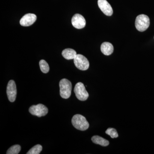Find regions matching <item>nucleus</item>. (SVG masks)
Returning <instances> with one entry per match:
<instances>
[{
    "instance_id": "nucleus-3",
    "label": "nucleus",
    "mask_w": 154,
    "mask_h": 154,
    "mask_svg": "<svg viewBox=\"0 0 154 154\" xmlns=\"http://www.w3.org/2000/svg\"><path fill=\"white\" fill-rule=\"evenodd\" d=\"M149 18L146 15L141 14L137 17L135 25L138 31L140 32L145 31L149 28Z\"/></svg>"
},
{
    "instance_id": "nucleus-8",
    "label": "nucleus",
    "mask_w": 154,
    "mask_h": 154,
    "mask_svg": "<svg viewBox=\"0 0 154 154\" xmlns=\"http://www.w3.org/2000/svg\"><path fill=\"white\" fill-rule=\"evenodd\" d=\"M72 24L75 28L79 29H82L85 26V19L79 14H75L72 18Z\"/></svg>"
},
{
    "instance_id": "nucleus-5",
    "label": "nucleus",
    "mask_w": 154,
    "mask_h": 154,
    "mask_svg": "<svg viewBox=\"0 0 154 154\" xmlns=\"http://www.w3.org/2000/svg\"><path fill=\"white\" fill-rule=\"evenodd\" d=\"M73 60L75 66L79 69L85 71L89 68L90 66L89 61L82 54H77Z\"/></svg>"
},
{
    "instance_id": "nucleus-4",
    "label": "nucleus",
    "mask_w": 154,
    "mask_h": 154,
    "mask_svg": "<svg viewBox=\"0 0 154 154\" xmlns=\"http://www.w3.org/2000/svg\"><path fill=\"white\" fill-rule=\"evenodd\" d=\"M74 92L77 99L80 101H86L89 97V94L86 90L85 87L82 82L76 84L74 88Z\"/></svg>"
},
{
    "instance_id": "nucleus-6",
    "label": "nucleus",
    "mask_w": 154,
    "mask_h": 154,
    "mask_svg": "<svg viewBox=\"0 0 154 154\" xmlns=\"http://www.w3.org/2000/svg\"><path fill=\"white\" fill-rule=\"evenodd\" d=\"M29 112L33 115L38 117L45 116L48 113V109L46 106L42 104L32 105L29 108Z\"/></svg>"
},
{
    "instance_id": "nucleus-16",
    "label": "nucleus",
    "mask_w": 154,
    "mask_h": 154,
    "mask_svg": "<svg viewBox=\"0 0 154 154\" xmlns=\"http://www.w3.org/2000/svg\"><path fill=\"white\" fill-rule=\"evenodd\" d=\"M42 146L38 144L33 146L27 153V154H39L42 150Z\"/></svg>"
},
{
    "instance_id": "nucleus-12",
    "label": "nucleus",
    "mask_w": 154,
    "mask_h": 154,
    "mask_svg": "<svg viewBox=\"0 0 154 154\" xmlns=\"http://www.w3.org/2000/svg\"><path fill=\"white\" fill-rule=\"evenodd\" d=\"M63 56L66 59L72 60L74 59L76 56L77 53L72 48H66L63 51L62 53Z\"/></svg>"
},
{
    "instance_id": "nucleus-1",
    "label": "nucleus",
    "mask_w": 154,
    "mask_h": 154,
    "mask_svg": "<svg viewBox=\"0 0 154 154\" xmlns=\"http://www.w3.org/2000/svg\"><path fill=\"white\" fill-rule=\"evenodd\" d=\"M72 125L75 128L81 131H85L89 127L88 121L83 116L76 114L73 116L72 119Z\"/></svg>"
},
{
    "instance_id": "nucleus-17",
    "label": "nucleus",
    "mask_w": 154,
    "mask_h": 154,
    "mask_svg": "<svg viewBox=\"0 0 154 154\" xmlns=\"http://www.w3.org/2000/svg\"><path fill=\"white\" fill-rule=\"evenodd\" d=\"M106 134L110 136L112 138H115L118 137L119 135L116 130L113 128H108L105 131Z\"/></svg>"
},
{
    "instance_id": "nucleus-2",
    "label": "nucleus",
    "mask_w": 154,
    "mask_h": 154,
    "mask_svg": "<svg viewBox=\"0 0 154 154\" xmlns=\"http://www.w3.org/2000/svg\"><path fill=\"white\" fill-rule=\"evenodd\" d=\"M59 86L61 97L65 99H67L69 98L71 95V82L67 79H63L60 82Z\"/></svg>"
},
{
    "instance_id": "nucleus-15",
    "label": "nucleus",
    "mask_w": 154,
    "mask_h": 154,
    "mask_svg": "<svg viewBox=\"0 0 154 154\" xmlns=\"http://www.w3.org/2000/svg\"><path fill=\"white\" fill-rule=\"evenodd\" d=\"M21 149V147L19 145H15L12 146L8 150L7 154H18Z\"/></svg>"
},
{
    "instance_id": "nucleus-9",
    "label": "nucleus",
    "mask_w": 154,
    "mask_h": 154,
    "mask_svg": "<svg viewBox=\"0 0 154 154\" xmlns=\"http://www.w3.org/2000/svg\"><path fill=\"white\" fill-rule=\"evenodd\" d=\"M98 4L99 8L105 15L112 16L113 13V9L106 0H98Z\"/></svg>"
},
{
    "instance_id": "nucleus-11",
    "label": "nucleus",
    "mask_w": 154,
    "mask_h": 154,
    "mask_svg": "<svg viewBox=\"0 0 154 154\" xmlns=\"http://www.w3.org/2000/svg\"><path fill=\"white\" fill-rule=\"evenodd\" d=\"M114 50L113 45L109 42H104L101 46V51L105 55H110L113 53Z\"/></svg>"
},
{
    "instance_id": "nucleus-14",
    "label": "nucleus",
    "mask_w": 154,
    "mask_h": 154,
    "mask_svg": "<svg viewBox=\"0 0 154 154\" xmlns=\"http://www.w3.org/2000/svg\"><path fill=\"white\" fill-rule=\"evenodd\" d=\"M39 66L41 71L44 73H47L49 71V66L48 63L44 60H42L39 61Z\"/></svg>"
},
{
    "instance_id": "nucleus-13",
    "label": "nucleus",
    "mask_w": 154,
    "mask_h": 154,
    "mask_svg": "<svg viewBox=\"0 0 154 154\" xmlns=\"http://www.w3.org/2000/svg\"><path fill=\"white\" fill-rule=\"evenodd\" d=\"M91 139L94 143L103 146H107L109 144V142L108 140L99 136H94Z\"/></svg>"
},
{
    "instance_id": "nucleus-10",
    "label": "nucleus",
    "mask_w": 154,
    "mask_h": 154,
    "mask_svg": "<svg viewBox=\"0 0 154 154\" xmlns=\"http://www.w3.org/2000/svg\"><path fill=\"white\" fill-rule=\"evenodd\" d=\"M36 19H37V17L35 14H25L20 20V25L24 27L30 26L36 22Z\"/></svg>"
},
{
    "instance_id": "nucleus-7",
    "label": "nucleus",
    "mask_w": 154,
    "mask_h": 154,
    "mask_svg": "<svg viewBox=\"0 0 154 154\" xmlns=\"http://www.w3.org/2000/svg\"><path fill=\"white\" fill-rule=\"evenodd\" d=\"M8 99L11 102H14L16 99L17 94V86L14 80H11L8 83L7 88Z\"/></svg>"
}]
</instances>
